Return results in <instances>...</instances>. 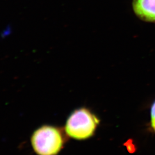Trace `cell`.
I'll return each mask as SVG.
<instances>
[{"label":"cell","mask_w":155,"mask_h":155,"mask_svg":"<svg viewBox=\"0 0 155 155\" xmlns=\"http://www.w3.org/2000/svg\"><path fill=\"white\" fill-rule=\"evenodd\" d=\"M65 131L52 125H44L33 132L31 142L38 155H57L66 143Z\"/></svg>","instance_id":"1"},{"label":"cell","mask_w":155,"mask_h":155,"mask_svg":"<svg viewBox=\"0 0 155 155\" xmlns=\"http://www.w3.org/2000/svg\"><path fill=\"white\" fill-rule=\"evenodd\" d=\"M100 120L94 113L86 107L74 111L67 120L64 131L72 139L84 140L94 135Z\"/></svg>","instance_id":"2"},{"label":"cell","mask_w":155,"mask_h":155,"mask_svg":"<svg viewBox=\"0 0 155 155\" xmlns=\"http://www.w3.org/2000/svg\"><path fill=\"white\" fill-rule=\"evenodd\" d=\"M133 8L141 19L155 22V0H133Z\"/></svg>","instance_id":"3"},{"label":"cell","mask_w":155,"mask_h":155,"mask_svg":"<svg viewBox=\"0 0 155 155\" xmlns=\"http://www.w3.org/2000/svg\"><path fill=\"white\" fill-rule=\"evenodd\" d=\"M150 124L155 132V101L152 104L150 109Z\"/></svg>","instance_id":"4"},{"label":"cell","mask_w":155,"mask_h":155,"mask_svg":"<svg viewBox=\"0 0 155 155\" xmlns=\"http://www.w3.org/2000/svg\"><path fill=\"white\" fill-rule=\"evenodd\" d=\"M11 28L10 27H8L6 28L5 29H4L2 32L1 35V38H5L6 37H7L8 35H9L11 34Z\"/></svg>","instance_id":"5"}]
</instances>
